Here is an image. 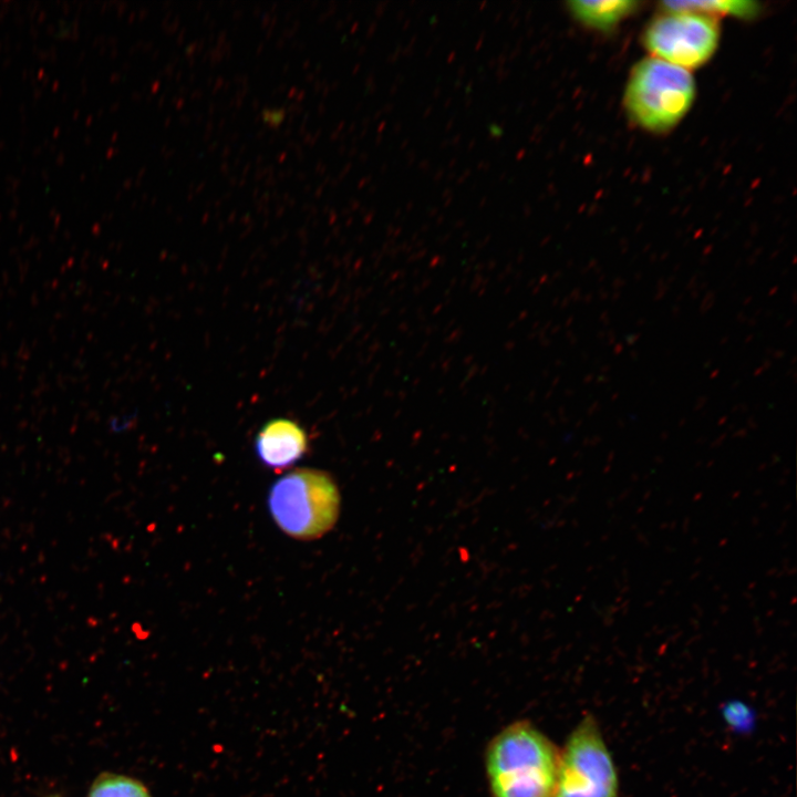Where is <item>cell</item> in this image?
Segmentation results:
<instances>
[{
    "instance_id": "30bf717a",
    "label": "cell",
    "mask_w": 797,
    "mask_h": 797,
    "mask_svg": "<svg viewBox=\"0 0 797 797\" xmlns=\"http://www.w3.org/2000/svg\"><path fill=\"white\" fill-rule=\"evenodd\" d=\"M286 116V112L283 108L275 107V108H265L261 112V118L262 121L272 127H276L280 125Z\"/></svg>"
},
{
    "instance_id": "3957f363",
    "label": "cell",
    "mask_w": 797,
    "mask_h": 797,
    "mask_svg": "<svg viewBox=\"0 0 797 797\" xmlns=\"http://www.w3.org/2000/svg\"><path fill=\"white\" fill-rule=\"evenodd\" d=\"M694 95V80L687 70L654 56L633 69L624 102L630 116L640 126L663 132L676 125L689 112Z\"/></svg>"
},
{
    "instance_id": "8992f818",
    "label": "cell",
    "mask_w": 797,
    "mask_h": 797,
    "mask_svg": "<svg viewBox=\"0 0 797 797\" xmlns=\"http://www.w3.org/2000/svg\"><path fill=\"white\" fill-rule=\"evenodd\" d=\"M308 436L296 422L276 418L266 423L256 436V453L259 460L273 470L291 467L308 451Z\"/></svg>"
},
{
    "instance_id": "9c48e42d",
    "label": "cell",
    "mask_w": 797,
    "mask_h": 797,
    "mask_svg": "<svg viewBox=\"0 0 797 797\" xmlns=\"http://www.w3.org/2000/svg\"><path fill=\"white\" fill-rule=\"evenodd\" d=\"M89 797H151L137 780L122 775H104L93 784Z\"/></svg>"
},
{
    "instance_id": "277c9868",
    "label": "cell",
    "mask_w": 797,
    "mask_h": 797,
    "mask_svg": "<svg viewBox=\"0 0 797 797\" xmlns=\"http://www.w3.org/2000/svg\"><path fill=\"white\" fill-rule=\"evenodd\" d=\"M614 760L597 720L584 715L559 751L555 797H618Z\"/></svg>"
},
{
    "instance_id": "52a82bcc",
    "label": "cell",
    "mask_w": 797,
    "mask_h": 797,
    "mask_svg": "<svg viewBox=\"0 0 797 797\" xmlns=\"http://www.w3.org/2000/svg\"><path fill=\"white\" fill-rule=\"evenodd\" d=\"M639 6L635 1H571L568 3L571 14L582 24L599 30L615 27Z\"/></svg>"
},
{
    "instance_id": "6da1fadb",
    "label": "cell",
    "mask_w": 797,
    "mask_h": 797,
    "mask_svg": "<svg viewBox=\"0 0 797 797\" xmlns=\"http://www.w3.org/2000/svg\"><path fill=\"white\" fill-rule=\"evenodd\" d=\"M559 749L529 721H516L489 742L485 766L491 797H555Z\"/></svg>"
},
{
    "instance_id": "5b68a950",
    "label": "cell",
    "mask_w": 797,
    "mask_h": 797,
    "mask_svg": "<svg viewBox=\"0 0 797 797\" xmlns=\"http://www.w3.org/2000/svg\"><path fill=\"white\" fill-rule=\"evenodd\" d=\"M718 38V25L711 15L669 11L649 24L644 43L658 59L689 70L711 59Z\"/></svg>"
},
{
    "instance_id": "7a4b0ae2",
    "label": "cell",
    "mask_w": 797,
    "mask_h": 797,
    "mask_svg": "<svg viewBox=\"0 0 797 797\" xmlns=\"http://www.w3.org/2000/svg\"><path fill=\"white\" fill-rule=\"evenodd\" d=\"M268 506L282 531L294 539L313 540L335 525L340 493L329 473L299 468L275 482Z\"/></svg>"
},
{
    "instance_id": "ba28073f",
    "label": "cell",
    "mask_w": 797,
    "mask_h": 797,
    "mask_svg": "<svg viewBox=\"0 0 797 797\" xmlns=\"http://www.w3.org/2000/svg\"><path fill=\"white\" fill-rule=\"evenodd\" d=\"M663 7L667 11H691L703 14H727L734 17H752L758 6L752 1H669Z\"/></svg>"
}]
</instances>
